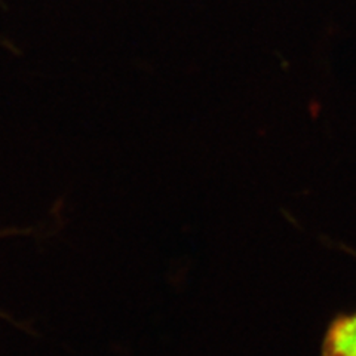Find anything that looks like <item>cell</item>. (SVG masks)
Returning a JSON list of instances; mask_svg holds the SVG:
<instances>
[{"label": "cell", "instance_id": "cell-1", "mask_svg": "<svg viewBox=\"0 0 356 356\" xmlns=\"http://www.w3.org/2000/svg\"><path fill=\"white\" fill-rule=\"evenodd\" d=\"M321 356H356V310L334 316L321 341Z\"/></svg>", "mask_w": 356, "mask_h": 356}]
</instances>
